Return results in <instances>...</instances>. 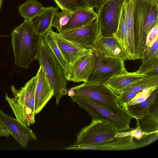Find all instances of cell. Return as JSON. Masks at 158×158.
Returning a JSON list of instances; mask_svg holds the SVG:
<instances>
[{
	"label": "cell",
	"instance_id": "4",
	"mask_svg": "<svg viewBox=\"0 0 158 158\" xmlns=\"http://www.w3.org/2000/svg\"><path fill=\"white\" fill-rule=\"evenodd\" d=\"M37 60L42 66L47 80L54 92L57 105L67 94V80L65 72L49 48L40 40Z\"/></svg>",
	"mask_w": 158,
	"mask_h": 158
},
{
	"label": "cell",
	"instance_id": "8",
	"mask_svg": "<svg viewBox=\"0 0 158 158\" xmlns=\"http://www.w3.org/2000/svg\"><path fill=\"white\" fill-rule=\"evenodd\" d=\"M131 136H116L98 144L88 145L70 146L66 150H92L97 151H126L140 148L155 142L152 135L137 142Z\"/></svg>",
	"mask_w": 158,
	"mask_h": 158
},
{
	"label": "cell",
	"instance_id": "23",
	"mask_svg": "<svg viewBox=\"0 0 158 158\" xmlns=\"http://www.w3.org/2000/svg\"><path fill=\"white\" fill-rule=\"evenodd\" d=\"M125 2V1H124ZM113 36L123 51L131 60L129 54L128 31L126 22L125 7L124 2L122 6L121 15L118 28Z\"/></svg>",
	"mask_w": 158,
	"mask_h": 158
},
{
	"label": "cell",
	"instance_id": "28",
	"mask_svg": "<svg viewBox=\"0 0 158 158\" xmlns=\"http://www.w3.org/2000/svg\"><path fill=\"white\" fill-rule=\"evenodd\" d=\"M142 64L137 72L148 76H158V51L148 58L141 60Z\"/></svg>",
	"mask_w": 158,
	"mask_h": 158
},
{
	"label": "cell",
	"instance_id": "1",
	"mask_svg": "<svg viewBox=\"0 0 158 158\" xmlns=\"http://www.w3.org/2000/svg\"><path fill=\"white\" fill-rule=\"evenodd\" d=\"M11 36L15 64L27 69L33 60H37L42 38L35 30L31 22L27 20L13 30Z\"/></svg>",
	"mask_w": 158,
	"mask_h": 158
},
{
	"label": "cell",
	"instance_id": "6",
	"mask_svg": "<svg viewBox=\"0 0 158 158\" xmlns=\"http://www.w3.org/2000/svg\"><path fill=\"white\" fill-rule=\"evenodd\" d=\"M118 133L110 123L92 119L89 125L83 127L77 134L76 140L71 146L98 144L116 136Z\"/></svg>",
	"mask_w": 158,
	"mask_h": 158
},
{
	"label": "cell",
	"instance_id": "36",
	"mask_svg": "<svg viewBox=\"0 0 158 158\" xmlns=\"http://www.w3.org/2000/svg\"><path fill=\"white\" fill-rule=\"evenodd\" d=\"M3 0H0V10L1 9V6L2 4Z\"/></svg>",
	"mask_w": 158,
	"mask_h": 158
},
{
	"label": "cell",
	"instance_id": "2",
	"mask_svg": "<svg viewBox=\"0 0 158 158\" xmlns=\"http://www.w3.org/2000/svg\"><path fill=\"white\" fill-rule=\"evenodd\" d=\"M73 101L86 110L92 119L108 122L112 124L118 133L130 130L132 117L123 108L92 100L75 94L71 97Z\"/></svg>",
	"mask_w": 158,
	"mask_h": 158
},
{
	"label": "cell",
	"instance_id": "14",
	"mask_svg": "<svg viewBox=\"0 0 158 158\" xmlns=\"http://www.w3.org/2000/svg\"><path fill=\"white\" fill-rule=\"evenodd\" d=\"M37 80L35 91V114H39L54 95L45 76L43 68L40 66L36 74Z\"/></svg>",
	"mask_w": 158,
	"mask_h": 158
},
{
	"label": "cell",
	"instance_id": "13",
	"mask_svg": "<svg viewBox=\"0 0 158 158\" xmlns=\"http://www.w3.org/2000/svg\"><path fill=\"white\" fill-rule=\"evenodd\" d=\"M53 34L64 59L69 65L92 52V49H85L63 38L58 33L53 31Z\"/></svg>",
	"mask_w": 158,
	"mask_h": 158
},
{
	"label": "cell",
	"instance_id": "20",
	"mask_svg": "<svg viewBox=\"0 0 158 158\" xmlns=\"http://www.w3.org/2000/svg\"><path fill=\"white\" fill-rule=\"evenodd\" d=\"M5 98L18 121L28 127L35 122V114L31 109L15 102L6 93Z\"/></svg>",
	"mask_w": 158,
	"mask_h": 158
},
{
	"label": "cell",
	"instance_id": "32",
	"mask_svg": "<svg viewBox=\"0 0 158 158\" xmlns=\"http://www.w3.org/2000/svg\"><path fill=\"white\" fill-rule=\"evenodd\" d=\"M131 136L137 140H142L149 136L147 133L142 131L138 128L131 129L130 131L118 133L116 136Z\"/></svg>",
	"mask_w": 158,
	"mask_h": 158
},
{
	"label": "cell",
	"instance_id": "33",
	"mask_svg": "<svg viewBox=\"0 0 158 158\" xmlns=\"http://www.w3.org/2000/svg\"><path fill=\"white\" fill-rule=\"evenodd\" d=\"M158 21L156 22L148 33L146 41V45L147 47L152 46L157 40L158 35Z\"/></svg>",
	"mask_w": 158,
	"mask_h": 158
},
{
	"label": "cell",
	"instance_id": "25",
	"mask_svg": "<svg viewBox=\"0 0 158 158\" xmlns=\"http://www.w3.org/2000/svg\"><path fill=\"white\" fill-rule=\"evenodd\" d=\"M53 31L52 27L48 30L44 35L43 41L63 69L65 73L68 69L70 65L65 61L62 55L54 36Z\"/></svg>",
	"mask_w": 158,
	"mask_h": 158
},
{
	"label": "cell",
	"instance_id": "27",
	"mask_svg": "<svg viewBox=\"0 0 158 158\" xmlns=\"http://www.w3.org/2000/svg\"><path fill=\"white\" fill-rule=\"evenodd\" d=\"M158 87V76H147L124 89L119 96L131 92H138L145 89Z\"/></svg>",
	"mask_w": 158,
	"mask_h": 158
},
{
	"label": "cell",
	"instance_id": "5",
	"mask_svg": "<svg viewBox=\"0 0 158 158\" xmlns=\"http://www.w3.org/2000/svg\"><path fill=\"white\" fill-rule=\"evenodd\" d=\"M92 51L95 57V65L85 82L105 84L112 77L127 71L124 61L93 49Z\"/></svg>",
	"mask_w": 158,
	"mask_h": 158
},
{
	"label": "cell",
	"instance_id": "26",
	"mask_svg": "<svg viewBox=\"0 0 158 158\" xmlns=\"http://www.w3.org/2000/svg\"><path fill=\"white\" fill-rule=\"evenodd\" d=\"M44 7L41 3L36 0H27L19 6L18 10L25 20L31 21L42 12Z\"/></svg>",
	"mask_w": 158,
	"mask_h": 158
},
{
	"label": "cell",
	"instance_id": "17",
	"mask_svg": "<svg viewBox=\"0 0 158 158\" xmlns=\"http://www.w3.org/2000/svg\"><path fill=\"white\" fill-rule=\"evenodd\" d=\"M97 13L94 9L81 8L72 12L67 23L61 28L59 32L77 28L87 25L97 18Z\"/></svg>",
	"mask_w": 158,
	"mask_h": 158
},
{
	"label": "cell",
	"instance_id": "11",
	"mask_svg": "<svg viewBox=\"0 0 158 158\" xmlns=\"http://www.w3.org/2000/svg\"><path fill=\"white\" fill-rule=\"evenodd\" d=\"M0 122L23 147H26L31 140H37L32 131L28 126L7 114L0 108Z\"/></svg>",
	"mask_w": 158,
	"mask_h": 158
},
{
	"label": "cell",
	"instance_id": "18",
	"mask_svg": "<svg viewBox=\"0 0 158 158\" xmlns=\"http://www.w3.org/2000/svg\"><path fill=\"white\" fill-rule=\"evenodd\" d=\"M136 127L148 135L158 133V101L157 98L147 114L136 119Z\"/></svg>",
	"mask_w": 158,
	"mask_h": 158
},
{
	"label": "cell",
	"instance_id": "19",
	"mask_svg": "<svg viewBox=\"0 0 158 158\" xmlns=\"http://www.w3.org/2000/svg\"><path fill=\"white\" fill-rule=\"evenodd\" d=\"M57 11V7H45L42 12L31 21L34 28L41 38L43 39L46 32L52 27V19L55 14Z\"/></svg>",
	"mask_w": 158,
	"mask_h": 158
},
{
	"label": "cell",
	"instance_id": "22",
	"mask_svg": "<svg viewBox=\"0 0 158 158\" xmlns=\"http://www.w3.org/2000/svg\"><path fill=\"white\" fill-rule=\"evenodd\" d=\"M158 88L155 89L145 100L134 105L126 106L124 109L136 119L140 118L148 114L149 109L158 98Z\"/></svg>",
	"mask_w": 158,
	"mask_h": 158
},
{
	"label": "cell",
	"instance_id": "3",
	"mask_svg": "<svg viewBox=\"0 0 158 158\" xmlns=\"http://www.w3.org/2000/svg\"><path fill=\"white\" fill-rule=\"evenodd\" d=\"M135 52L141 59L147 48V35L158 21V0H133Z\"/></svg>",
	"mask_w": 158,
	"mask_h": 158
},
{
	"label": "cell",
	"instance_id": "30",
	"mask_svg": "<svg viewBox=\"0 0 158 158\" xmlns=\"http://www.w3.org/2000/svg\"><path fill=\"white\" fill-rule=\"evenodd\" d=\"M72 12L66 10L56 12L54 15L52 26L56 28L59 32L62 27L65 25L69 20Z\"/></svg>",
	"mask_w": 158,
	"mask_h": 158
},
{
	"label": "cell",
	"instance_id": "24",
	"mask_svg": "<svg viewBox=\"0 0 158 158\" xmlns=\"http://www.w3.org/2000/svg\"><path fill=\"white\" fill-rule=\"evenodd\" d=\"M37 80V75L36 74L19 89H16L12 85L11 87V90L14 96V97L12 98V99L18 103L27 106L32 89L36 84Z\"/></svg>",
	"mask_w": 158,
	"mask_h": 158
},
{
	"label": "cell",
	"instance_id": "37",
	"mask_svg": "<svg viewBox=\"0 0 158 158\" xmlns=\"http://www.w3.org/2000/svg\"><path fill=\"white\" fill-rule=\"evenodd\" d=\"M0 36H1V35H0Z\"/></svg>",
	"mask_w": 158,
	"mask_h": 158
},
{
	"label": "cell",
	"instance_id": "21",
	"mask_svg": "<svg viewBox=\"0 0 158 158\" xmlns=\"http://www.w3.org/2000/svg\"><path fill=\"white\" fill-rule=\"evenodd\" d=\"M126 22L127 29L129 54L131 60H136L135 52L133 0H125Z\"/></svg>",
	"mask_w": 158,
	"mask_h": 158
},
{
	"label": "cell",
	"instance_id": "9",
	"mask_svg": "<svg viewBox=\"0 0 158 158\" xmlns=\"http://www.w3.org/2000/svg\"><path fill=\"white\" fill-rule=\"evenodd\" d=\"M74 95L82 96L98 102L115 106L118 103V95L104 84L86 82L70 88Z\"/></svg>",
	"mask_w": 158,
	"mask_h": 158
},
{
	"label": "cell",
	"instance_id": "34",
	"mask_svg": "<svg viewBox=\"0 0 158 158\" xmlns=\"http://www.w3.org/2000/svg\"><path fill=\"white\" fill-rule=\"evenodd\" d=\"M86 4L88 7L94 9L97 8L105 1L106 0H83Z\"/></svg>",
	"mask_w": 158,
	"mask_h": 158
},
{
	"label": "cell",
	"instance_id": "31",
	"mask_svg": "<svg viewBox=\"0 0 158 158\" xmlns=\"http://www.w3.org/2000/svg\"><path fill=\"white\" fill-rule=\"evenodd\" d=\"M158 87H153L145 89L137 93L123 108L127 106L139 104L147 99L152 93Z\"/></svg>",
	"mask_w": 158,
	"mask_h": 158
},
{
	"label": "cell",
	"instance_id": "16",
	"mask_svg": "<svg viewBox=\"0 0 158 158\" xmlns=\"http://www.w3.org/2000/svg\"><path fill=\"white\" fill-rule=\"evenodd\" d=\"M148 76L138 73L137 71L124 73L110 78L104 84L117 94H121L123 91L132 84Z\"/></svg>",
	"mask_w": 158,
	"mask_h": 158
},
{
	"label": "cell",
	"instance_id": "29",
	"mask_svg": "<svg viewBox=\"0 0 158 158\" xmlns=\"http://www.w3.org/2000/svg\"><path fill=\"white\" fill-rule=\"evenodd\" d=\"M54 0L62 10H66L72 12L79 8L88 7L83 0Z\"/></svg>",
	"mask_w": 158,
	"mask_h": 158
},
{
	"label": "cell",
	"instance_id": "15",
	"mask_svg": "<svg viewBox=\"0 0 158 158\" xmlns=\"http://www.w3.org/2000/svg\"><path fill=\"white\" fill-rule=\"evenodd\" d=\"M92 49L124 61L130 60L113 36L106 37L101 35Z\"/></svg>",
	"mask_w": 158,
	"mask_h": 158
},
{
	"label": "cell",
	"instance_id": "7",
	"mask_svg": "<svg viewBox=\"0 0 158 158\" xmlns=\"http://www.w3.org/2000/svg\"><path fill=\"white\" fill-rule=\"evenodd\" d=\"M125 0H106L97 8V21L102 35L111 37L118 28Z\"/></svg>",
	"mask_w": 158,
	"mask_h": 158
},
{
	"label": "cell",
	"instance_id": "12",
	"mask_svg": "<svg viewBox=\"0 0 158 158\" xmlns=\"http://www.w3.org/2000/svg\"><path fill=\"white\" fill-rule=\"evenodd\" d=\"M95 59L92 52L78 59L70 65L65 73L67 81L74 82H85L92 72L95 65Z\"/></svg>",
	"mask_w": 158,
	"mask_h": 158
},
{
	"label": "cell",
	"instance_id": "35",
	"mask_svg": "<svg viewBox=\"0 0 158 158\" xmlns=\"http://www.w3.org/2000/svg\"><path fill=\"white\" fill-rule=\"evenodd\" d=\"M10 134L9 132L0 122V136L8 137H9Z\"/></svg>",
	"mask_w": 158,
	"mask_h": 158
},
{
	"label": "cell",
	"instance_id": "10",
	"mask_svg": "<svg viewBox=\"0 0 158 158\" xmlns=\"http://www.w3.org/2000/svg\"><path fill=\"white\" fill-rule=\"evenodd\" d=\"M63 38L87 49H92L101 35L96 19L81 27L58 33Z\"/></svg>",
	"mask_w": 158,
	"mask_h": 158
}]
</instances>
